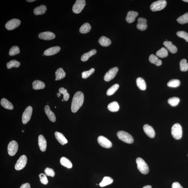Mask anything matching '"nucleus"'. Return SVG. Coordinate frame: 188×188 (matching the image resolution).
<instances>
[{
    "instance_id": "nucleus-1",
    "label": "nucleus",
    "mask_w": 188,
    "mask_h": 188,
    "mask_svg": "<svg viewBox=\"0 0 188 188\" xmlns=\"http://www.w3.org/2000/svg\"><path fill=\"white\" fill-rule=\"evenodd\" d=\"M84 96L81 91H78L73 96L71 105V110L75 113L79 110L83 104Z\"/></svg>"
},
{
    "instance_id": "nucleus-2",
    "label": "nucleus",
    "mask_w": 188,
    "mask_h": 188,
    "mask_svg": "<svg viewBox=\"0 0 188 188\" xmlns=\"http://www.w3.org/2000/svg\"><path fill=\"white\" fill-rule=\"evenodd\" d=\"M117 135L119 139L128 144H132L134 141L132 136L125 131H121L117 133Z\"/></svg>"
},
{
    "instance_id": "nucleus-3",
    "label": "nucleus",
    "mask_w": 188,
    "mask_h": 188,
    "mask_svg": "<svg viewBox=\"0 0 188 188\" xmlns=\"http://www.w3.org/2000/svg\"><path fill=\"white\" fill-rule=\"evenodd\" d=\"M137 168L141 173L147 174L149 172V169L147 164L143 159L140 157H138L136 160Z\"/></svg>"
},
{
    "instance_id": "nucleus-4",
    "label": "nucleus",
    "mask_w": 188,
    "mask_h": 188,
    "mask_svg": "<svg viewBox=\"0 0 188 188\" xmlns=\"http://www.w3.org/2000/svg\"><path fill=\"white\" fill-rule=\"evenodd\" d=\"M183 131L182 126L178 124H174L171 128V134L174 138L179 139L182 137Z\"/></svg>"
},
{
    "instance_id": "nucleus-5",
    "label": "nucleus",
    "mask_w": 188,
    "mask_h": 188,
    "mask_svg": "<svg viewBox=\"0 0 188 188\" xmlns=\"http://www.w3.org/2000/svg\"><path fill=\"white\" fill-rule=\"evenodd\" d=\"M167 5L165 0H159L153 3L150 6L151 11L153 12L161 11L164 9Z\"/></svg>"
},
{
    "instance_id": "nucleus-6",
    "label": "nucleus",
    "mask_w": 188,
    "mask_h": 188,
    "mask_svg": "<svg viewBox=\"0 0 188 188\" xmlns=\"http://www.w3.org/2000/svg\"><path fill=\"white\" fill-rule=\"evenodd\" d=\"M86 5V2L85 0H77L75 4L73 5V11L76 14L80 13L84 9Z\"/></svg>"
},
{
    "instance_id": "nucleus-7",
    "label": "nucleus",
    "mask_w": 188,
    "mask_h": 188,
    "mask_svg": "<svg viewBox=\"0 0 188 188\" xmlns=\"http://www.w3.org/2000/svg\"><path fill=\"white\" fill-rule=\"evenodd\" d=\"M33 112V108L31 106H28L25 110L22 116V122L23 124H26L31 119Z\"/></svg>"
},
{
    "instance_id": "nucleus-8",
    "label": "nucleus",
    "mask_w": 188,
    "mask_h": 188,
    "mask_svg": "<svg viewBox=\"0 0 188 188\" xmlns=\"http://www.w3.org/2000/svg\"><path fill=\"white\" fill-rule=\"evenodd\" d=\"M27 157L26 155L21 156L15 165V169L17 170H20L24 168L27 163Z\"/></svg>"
},
{
    "instance_id": "nucleus-9",
    "label": "nucleus",
    "mask_w": 188,
    "mask_h": 188,
    "mask_svg": "<svg viewBox=\"0 0 188 188\" xmlns=\"http://www.w3.org/2000/svg\"><path fill=\"white\" fill-rule=\"evenodd\" d=\"M18 149V145L16 141H12L8 145V152L10 156H13L15 155L17 152Z\"/></svg>"
},
{
    "instance_id": "nucleus-10",
    "label": "nucleus",
    "mask_w": 188,
    "mask_h": 188,
    "mask_svg": "<svg viewBox=\"0 0 188 188\" xmlns=\"http://www.w3.org/2000/svg\"><path fill=\"white\" fill-rule=\"evenodd\" d=\"M119 69L117 67L111 68L105 74L104 79L105 81H109L113 79L117 74Z\"/></svg>"
},
{
    "instance_id": "nucleus-11",
    "label": "nucleus",
    "mask_w": 188,
    "mask_h": 188,
    "mask_svg": "<svg viewBox=\"0 0 188 188\" xmlns=\"http://www.w3.org/2000/svg\"><path fill=\"white\" fill-rule=\"evenodd\" d=\"M20 24L21 21L19 19H14L8 21L5 26L7 29L11 31L18 27Z\"/></svg>"
},
{
    "instance_id": "nucleus-12",
    "label": "nucleus",
    "mask_w": 188,
    "mask_h": 188,
    "mask_svg": "<svg viewBox=\"0 0 188 188\" xmlns=\"http://www.w3.org/2000/svg\"><path fill=\"white\" fill-rule=\"evenodd\" d=\"M97 141L100 145L103 147L106 148V149H109L112 147V143L104 136H99L98 138Z\"/></svg>"
},
{
    "instance_id": "nucleus-13",
    "label": "nucleus",
    "mask_w": 188,
    "mask_h": 188,
    "mask_svg": "<svg viewBox=\"0 0 188 188\" xmlns=\"http://www.w3.org/2000/svg\"><path fill=\"white\" fill-rule=\"evenodd\" d=\"M39 37L40 39L44 40H51L55 38L56 35L54 33L50 31H46L39 34Z\"/></svg>"
},
{
    "instance_id": "nucleus-14",
    "label": "nucleus",
    "mask_w": 188,
    "mask_h": 188,
    "mask_svg": "<svg viewBox=\"0 0 188 188\" xmlns=\"http://www.w3.org/2000/svg\"><path fill=\"white\" fill-rule=\"evenodd\" d=\"M38 141L40 149L42 152H45L47 147V143L46 139L42 135H40L39 136Z\"/></svg>"
},
{
    "instance_id": "nucleus-15",
    "label": "nucleus",
    "mask_w": 188,
    "mask_h": 188,
    "mask_svg": "<svg viewBox=\"0 0 188 188\" xmlns=\"http://www.w3.org/2000/svg\"><path fill=\"white\" fill-rule=\"evenodd\" d=\"M144 132L150 138H153L155 136V132L152 126L146 124L143 126Z\"/></svg>"
},
{
    "instance_id": "nucleus-16",
    "label": "nucleus",
    "mask_w": 188,
    "mask_h": 188,
    "mask_svg": "<svg viewBox=\"0 0 188 188\" xmlns=\"http://www.w3.org/2000/svg\"><path fill=\"white\" fill-rule=\"evenodd\" d=\"M147 20L143 18H140L138 20L137 27L141 31H144L147 28Z\"/></svg>"
},
{
    "instance_id": "nucleus-17",
    "label": "nucleus",
    "mask_w": 188,
    "mask_h": 188,
    "mask_svg": "<svg viewBox=\"0 0 188 188\" xmlns=\"http://www.w3.org/2000/svg\"><path fill=\"white\" fill-rule=\"evenodd\" d=\"M59 46H54L49 48L44 51V55L46 56H51L57 54L60 50Z\"/></svg>"
},
{
    "instance_id": "nucleus-18",
    "label": "nucleus",
    "mask_w": 188,
    "mask_h": 188,
    "mask_svg": "<svg viewBox=\"0 0 188 188\" xmlns=\"http://www.w3.org/2000/svg\"><path fill=\"white\" fill-rule=\"evenodd\" d=\"M138 12L134 11H130L128 13L126 18V21L129 24H131L134 21L138 16Z\"/></svg>"
},
{
    "instance_id": "nucleus-19",
    "label": "nucleus",
    "mask_w": 188,
    "mask_h": 188,
    "mask_svg": "<svg viewBox=\"0 0 188 188\" xmlns=\"http://www.w3.org/2000/svg\"><path fill=\"white\" fill-rule=\"evenodd\" d=\"M45 113L48 118L51 122H54L56 121V117L54 113L52 111L49 105H46L44 108Z\"/></svg>"
},
{
    "instance_id": "nucleus-20",
    "label": "nucleus",
    "mask_w": 188,
    "mask_h": 188,
    "mask_svg": "<svg viewBox=\"0 0 188 188\" xmlns=\"http://www.w3.org/2000/svg\"><path fill=\"white\" fill-rule=\"evenodd\" d=\"M164 45L167 48L172 54H175L177 52V49L175 46L172 44L171 41H166L163 43Z\"/></svg>"
},
{
    "instance_id": "nucleus-21",
    "label": "nucleus",
    "mask_w": 188,
    "mask_h": 188,
    "mask_svg": "<svg viewBox=\"0 0 188 188\" xmlns=\"http://www.w3.org/2000/svg\"><path fill=\"white\" fill-rule=\"evenodd\" d=\"M54 134L56 139L59 141L60 144L62 145H64L67 143L68 142L67 140L62 134L56 131L55 132Z\"/></svg>"
},
{
    "instance_id": "nucleus-22",
    "label": "nucleus",
    "mask_w": 188,
    "mask_h": 188,
    "mask_svg": "<svg viewBox=\"0 0 188 188\" xmlns=\"http://www.w3.org/2000/svg\"><path fill=\"white\" fill-rule=\"evenodd\" d=\"M46 10H47V8L44 5H41L35 8L34 12V14L36 16L43 15L46 12Z\"/></svg>"
},
{
    "instance_id": "nucleus-23",
    "label": "nucleus",
    "mask_w": 188,
    "mask_h": 188,
    "mask_svg": "<svg viewBox=\"0 0 188 188\" xmlns=\"http://www.w3.org/2000/svg\"><path fill=\"white\" fill-rule=\"evenodd\" d=\"M32 85L33 89L35 90L42 89L45 87L44 82L38 80L33 81Z\"/></svg>"
},
{
    "instance_id": "nucleus-24",
    "label": "nucleus",
    "mask_w": 188,
    "mask_h": 188,
    "mask_svg": "<svg viewBox=\"0 0 188 188\" xmlns=\"http://www.w3.org/2000/svg\"><path fill=\"white\" fill-rule=\"evenodd\" d=\"M1 106L5 109L10 110H13L14 109L12 104L7 99L4 98L1 100Z\"/></svg>"
},
{
    "instance_id": "nucleus-25",
    "label": "nucleus",
    "mask_w": 188,
    "mask_h": 188,
    "mask_svg": "<svg viewBox=\"0 0 188 188\" xmlns=\"http://www.w3.org/2000/svg\"><path fill=\"white\" fill-rule=\"evenodd\" d=\"M149 60L150 62L155 64L157 66H160L162 64V61L159 59L157 56L153 54H152L150 56Z\"/></svg>"
},
{
    "instance_id": "nucleus-26",
    "label": "nucleus",
    "mask_w": 188,
    "mask_h": 188,
    "mask_svg": "<svg viewBox=\"0 0 188 188\" xmlns=\"http://www.w3.org/2000/svg\"><path fill=\"white\" fill-rule=\"evenodd\" d=\"M55 75V80L56 81L64 79L66 76V74L62 68H59L56 71Z\"/></svg>"
},
{
    "instance_id": "nucleus-27",
    "label": "nucleus",
    "mask_w": 188,
    "mask_h": 188,
    "mask_svg": "<svg viewBox=\"0 0 188 188\" xmlns=\"http://www.w3.org/2000/svg\"><path fill=\"white\" fill-rule=\"evenodd\" d=\"M136 84L138 87L141 90H145L146 89V84L144 80L141 77L138 78L136 79Z\"/></svg>"
},
{
    "instance_id": "nucleus-28",
    "label": "nucleus",
    "mask_w": 188,
    "mask_h": 188,
    "mask_svg": "<svg viewBox=\"0 0 188 188\" xmlns=\"http://www.w3.org/2000/svg\"><path fill=\"white\" fill-rule=\"evenodd\" d=\"M99 43L101 46L106 47L109 46L111 44V40L106 37L102 36L99 39Z\"/></svg>"
},
{
    "instance_id": "nucleus-29",
    "label": "nucleus",
    "mask_w": 188,
    "mask_h": 188,
    "mask_svg": "<svg viewBox=\"0 0 188 188\" xmlns=\"http://www.w3.org/2000/svg\"><path fill=\"white\" fill-rule=\"evenodd\" d=\"M96 53V50L95 49L92 50L88 53H86L83 55L81 56V60L82 61H87L90 57L95 54Z\"/></svg>"
},
{
    "instance_id": "nucleus-30",
    "label": "nucleus",
    "mask_w": 188,
    "mask_h": 188,
    "mask_svg": "<svg viewBox=\"0 0 188 188\" xmlns=\"http://www.w3.org/2000/svg\"><path fill=\"white\" fill-rule=\"evenodd\" d=\"M60 162L62 166H64L65 167L67 168H71L72 167L73 164L72 163L69 159L67 158L66 157H61Z\"/></svg>"
},
{
    "instance_id": "nucleus-31",
    "label": "nucleus",
    "mask_w": 188,
    "mask_h": 188,
    "mask_svg": "<svg viewBox=\"0 0 188 188\" xmlns=\"http://www.w3.org/2000/svg\"><path fill=\"white\" fill-rule=\"evenodd\" d=\"M107 107L109 110L112 112H116L119 111V105L116 101L110 103Z\"/></svg>"
},
{
    "instance_id": "nucleus-32",
    "label": "nucleus",
    "mask_w": 188,
    "mask_h": 188,
    "mask_svg": "<svg viewBox=\"0 0 188 188\" xmlns=\"http://www.w3.org/2000/svg\"><path fill=\"white\" fill-rule=\"evenodd\" d=\"M91 26L89 23H85L80 28L79 32L81 34H86V33L89 32L91 29Z\"/></svg>"
},
{
    "instance_id": "nucleus-33",
    "label": "nucleus",
    "mask_w": 188,
    "mask_h": 188,
    "mask_svg": "<svg viewBox=\"0 0 188 188\" xmlns=\"http://www.w3.org/2000/svg\"><path fill=\"white\" fill-rule=\"evenodd\" d=\"M113 180L111 177H105L103 178L102 182L99 184L101 187H104L112 183Z\"/></svg>"
},
{
    "instance_id": "nucleus-34",
    "label": "nucleus",
    "mask_w": 188,
    "mask_h": 188,
    "mask_svg": "<svg viewBox=\"0 0 188 188\" xmlns=\"http://www.w3.org/2000/svg\"><path fill=\"white\" fill-rule=\"evenodd\" d=\"M156 55L159 57L160 58H165L168 56V51L166 48H162L157 51L156 53Z\"/></svg>"
},
{
    "instance_id": "nucleus-35",
    "label": "nucleus",
    "mask_w": 188,
    "mask_h": 188,
    "mask_svg": "<svg viewBox=\"0 0 188 188\" xmlns=\"http://www.w3.org/2000/svg\"><path fill=\"white\" fill-rule=\"evenodd\" d=\"M177 21L180 24H184L188 23V13H186L180 16L177 19Z\"/></svg>"
},
{
    "instance_id": "nucleus-36",
    "label": "nucleus",
    "mask_w": 188,
    "mask_h": 188,
    "mask_svg": "<svg viewBox=\"0 0 188 188\" xmlns=\"http://www.w3.org/2000/svg\"><path fill=\"white\" fill-rule=\"evenodd\" d=\"M20 65V63L16 60H12L7 64V67L8 69H11L12 68H18Z\"/></svg>"
},
{
    "instance_id": "nucleus-37",
    "label": "nucleus",
    "mask_w": 188,
    "mask_h": 188,
    "mask_svg": "<svg viewBox=\"0 0 188 188\" xmlns=\"http://www.w3.org/2000/svg\"><path fill=\"white\" fill-rule=\"evenodd\" d=\"M180 70L182 71H188V63L185 59H183L180 62Z\"/></svg>"
},
{
    "instance_id": "nucleus-38",
    "label": "nucleus",
    "mask_w": 188,
    "mask_h": 188,
    "mask_svg": "<svg viewBox=\"0 0 188 188\" xmlns=\"http://www.w3.org/2000/svg\"><path fill=\"white\" fill-rule=\"evenodd\" d=\"M119 87V85L117 84H115L111 86L109 88L107 92V95L110 96L116 92Z\"/></svg>"
},
{
    "instance_id": "nucleus-39",
    "label": "nucleus",
    "mask_w": 188,
    "mask_h": 188,
    "mask_svg": "<svg viewBox=\"0 0 188 188\" xmlns=\"http://www.w3.org/2000/svg\"><path fill=\"white\" fill-rule=\"evenodd\" d=\"M180 84V81L178 79H173L171 80L168 83L167 86L169 87L177 88Z\"/></svg>"
},
{
    "instance_id": "nucleus-40",
    "label": "nucleus",
    "mask_w": 188,
    "mask_h": 188,
    "mask_svg": "<svg viewBox=\"0 0 188 188\" xmlns=\"http://www.w3.org/2000/svg\"><path fill=\"white\" fill-rule=\"evenodd\" d=\"M168 103L171 106H176L178 104L180 101L179 98L177 97H174L170 98L168 100Z\"/></svg>"
},
{
    "instance_id": "nucleus-41",
    "label": "nucleus",
    "mask_w": 188,
    "mask_h": 188,
    "mask_svg": "<svg viewBox=\"0 0 188 188\" xmlns=\"http://www.w3.org/2000/svg\"><path fill=\"white\" fill-rule=\"evenodd\" d=\"M59 91V93L64 95V100L65 101L68 100L69 98V94L67 93V90L64 89V88H61Z\"/></svg>"
},
{
    "instance_id": "nucleus-42",
    "label": "nucleus",
    "mask_w": 188,
    "mask_h": 188,
    "mask_svg": "<svg viewBox=\"0 0 188 188\" xmlns=\"http://www.w3.org/2000/svg\"><path fill=\"white\" fill-rule=\"evenodd\" d=\"M20 52L19 48L18 46H13L10 49L9 54L10 56H13L19 54Z\"/></svg>"
},
{
    "instance_id": "nucleus-43",
    "label": "nucleus",
    "mask_w": 188,
    "mask_h": 188,
    "mask_svg": "<svg viewBox=\"0 0 188 188\" xmlns=\"http://www.w3.org/2000/svg\"><path fill=\"white\" fill-rule=\"evenodd\" d=\"M95 69H91L90 70L87 71H84L82 73V77L83 79H86L91 75H92L94 72Z\"/></svg>"
},
{
    "instance_id": "nucleus-44",
    "label": "nucleus",
    "mask_w": 188,
    "mask_h": 188,
    "mask_svg": "<svg viewBox=\"0 0 188 188\" xmlns=\"http://www.w3.org/2000/svg\"><path fill=\"white\" fill-rule=\"evenodd\" d=\"M177 35L179 37L184 39L186 41L188 42V34L185 31H179L177 33Z\"/></svg>"
},
{
    "instance_id": "nucleus-45",
    "label": "nucleus",
    "mask_w": 188,
    "mask_h": 188,
    "mask_svg": "<svg viewBox=\"0 0 188 188\" xmlns=\"http://www.w3.org/2000/svg\"><path fill=\"white\" fill-rule=\"evenodd\" d=\"M44 172L46 175L52 177H54L55 174L54 170L50 168H46Z\"/></svg>"
},
{
    "instance_id": "nucleus-46",
    "label": "nucleus",
    "mask_w": 188,
    "mask_h": 188,
    "mask_svg": "<svg viewBox=\"0 0 188 188\" xmlns=\"http://www.w3.org/2000/svg\"><path fill=\"white\" fill-rule=\"evenodd\" d=\"M39 177L41 183L44 185L48 184V181L45 174L43 173L39 175Z\"/></svg>"
},
{
    "instance_id": "nucleus-47",
    "label": "nucleus",
    "mask_w": 188,
    "mask_h": 188,
    "mask_svg": "<svg viewBox=\"0 0 188 188\" xmlns=\"http://www.w3.org/2000/svg\"><path fill=\"white\" fill-rule=\"evenodd\" d=\"M172 188H183L179 183L174 182L172 184Z\"/></svg>"
},
{
    "instance_id": "nucleus-48",
    "label": "nucleus",
    "mask_w": 188,
    "mask_h": 188,
    "mask_svg": "<svg viewBox=\"0 0 188 188\" xmlns=\"http://www.w3.org/2000/svg\"><path fill=\"white\" fill-rule=\"evenodd\" d=\"M20 188H31L30 184L28 183L23 184Z\"/></svg>"
},
{
    "instance_id": "nucleus-49",
    "label": "nucleus",
    "mask_w": 188,
    "mask_h": 188,
    "mask_svg": "<svg viewBox=\"0 0 188 188\" xmlns=\"http://www.w3.org/2000/svg\"><path fill=\"white\" fill-rule=\"evenodd\" d=\"M152 188V186L150 185H147L144 186L143 188Z\"/></svg>"
},
{
    "instance_id": "nucleus-50",
    "label": "nucleus",
    "mask_w": 188,
    "mask_h": 188,
    "mask_svg": "<svg viewBox=\"0 0 188 188\" xmlns=\"http://www.w3.org/2000/svg\"><path fill=\"white\" fill-rule=\"evenodd\" d=\"M35 1V0H27L26 1H27V2H34V1Z\"/></svg>"
},
{
    "instance_id": "nucleus-51",
    "label": "nucleus",
    "mask_w": 188,
    "mask_h": 188,
    "mask_svg": "<svg viewBox=\"0 0 188 188\" xmlns=\"http://www.w3.org/2000/svg\"><path fill=\"white\" fill-rule=\"evenodd\" d=\"M57 95L58 97H59L61 96V94L60 93H58L57 94Z\"/></svg>"
},
{
    "instance_id": "nucleus-52",
    "label": "nucleus",
    "mask_w": 188,
    "mask_h": 188,
    "mask_svg": "<svg viewBox=\"0 0 188 188\" xmlns=\"http://www.w3.org/2000/svg\"><path fill=\"white\" fill-rule=\"evenodd\" d=\"M183 1H184V2L188 3V0H183Z\"/></svg>"
},
{
    "instance_id": "nucleus-53",
    "label": "nucleus",
    "mask_w": 188,
    "mask_h": 188,
    "mask_svg": "<svg viewBox=\"0 0 188 188\" xmlns=\"http://www.w3.org/2000/svg\"><path fill=\"white\" fill-rule=\"evenodd\" d=\"M24 132V130H22V132Z\"/></svg>"
},
{
    "instance_id": "nucleus-54",
    "label": "nucleus",
    "mask_w": 188,
    "mask_h": 188,
    "mask_svg": "<svg viewBox=\"0 0 188 188\" xmlns=\"http://www.w3.org/2000/svg\"><path fill=\"white\" fill-rule=\"evenodd\" d=\"M64 100H62V101H64Z\"/></svg>"
},
{
    "instance_id": "nucleus-55",
    "label": "nucleus",
    "mask_w": 188,
    "mask_h": 188,
    "mask_svg": "<svg viewBox=\"0 0 188 188\" xmlns=\"http://www.w3.org/2000/svg\"></svg>"
}]
</instances>
